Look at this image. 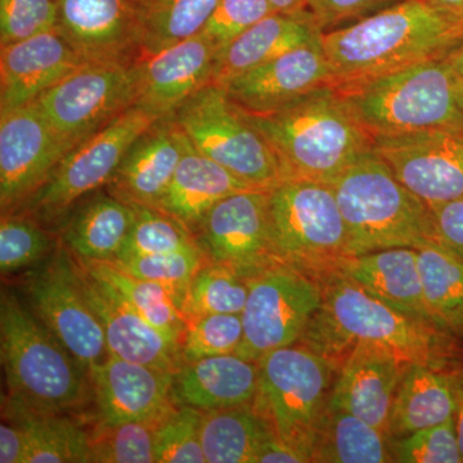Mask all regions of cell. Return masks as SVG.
I'll list each match as a JSON object with an SVG mask.
<instances>
[{"label": "cell", "instance_id": "obj_18", "mask_svg": "<svg viewBox=\"0 0 463 463\" xmlns=\"http://www.w3.org/2000/svg\"><path fill=\"white\" fill-rule=\"evenodd\" d=\"M54 29L87 65H132L141 54L132 0H57Z\"/></svg>", "mask_w": 463, "mask_h": 463}, {"label": "cell", "instance_id": "obj_21", "mask_svg": "<svg viewBox=\"0 0 463 463\" xmlns=\"http://www.w3.org/2000/svg\"><path fill=\"white\" fill-rule=\"evenodd\" d=\"M330 83V67L321 41L286 52L232 79L222 88L243 112L260 115L282 109Z\"/></svg>", "mask_w": 463, "mask_h": 463}, {"label": "cell", "instance_id": "obj_49", "mask_svg": "<svg viewBox=\"0 0 463 463\" xmlns=\"http://www.w3.org/2000/svg\"><path fill=\"white\" fill-rule=\"evenodd\" d=\"M26 437L21 426L8 421L0 426V462L25 463Z\"/></svg>", "mask_w": 463, "mask_h": 463}, {"label": "cell", "instance_id": "obj_1", "mask_svg": "<svg viewBox=\"0 0 463 463\" xmlns=\"http://www.w3.org/2000/svg\"><path fill=\"white\" fill-rule=\"evenodd\" d=\"M463 39V17L425 0H403L323 33L335 90L354 87L426 61L446 58Z\"/></svg>", "mask_w": 463, "mask_h": 463}, {"label": "cell", "instance_id": "obj_46", "mask_svg": "<svg viewBox=\"0 0 463 463\" xmlns=\"http://www.w3.org/2000/svg\"><path fill=\"white\" fill-rule=\"evenodd\" d=\"M274 12L267 0H219L201 33H205L221 51Z\"/></svg>", "mask_w": 463, "mask_h": 463}, {"label": "cell", "instance_id": "obj_40", "mask_svg": "<svg viewBox=\"0 0 463 463\" xmlns=\"http://www.w3.org/2000/svg\"><path fill=\"white\" fill-rule=\"evenodd\" d=\"M53 249V240L38 221L11 213L0 222V270L16 273L41 261Z\"/></svg>", "mask_w": 463, "mask_h": 463}, {"label": "cell", "instance_id": "obj_37", "mask_svg": "<svg viewBox=\"0 0 463 463\" xmlns=\"http://www.w3.org/2000/svg\"><path fill=\"white\" fill-rule=\"evenodd\" d=\"M249 295L248 279L225 265L205 261L183 298L187 322L209 315H241Z\"/></svg>", "mask_w": 463, "mask_h": 463}, {"label": "cell", "instance_id": "obj_8", "mask_svg": "<svg viewBox=\"0 0 463 463\" xmlns=\"http://www.w3.org/2000/svg\"><path fill=\"white\" fill-rule=\"evenodd\" d=\"M270 237L281 263L317 279L349 257L347 231L330 184L286 179L269 190Z\"/></svg>", "mask_w": 463, "mask_h": 463}, {"label": "cell", "instance_id": "obj_12", "mask_svg": "<svg viewBox=\"0 0 463 463\" xmlns=\"http://www.w3.org/2000/svg\"><path fill=\"white\" fill-rule=\"evenodd\" d=\"M24 291L33 315L88 373L109 358L105 332L81 291L70 250H58L44 267L30 274Z\"/></svg>", "mask_w": 463, "mask_h": 463}, {"label": "cell", "instance_id": "obj_13", "mask_svg": "<svg viewBox=\"0 0 463 463\" xmlns=\"http://www.w3.org/2000/svg\"><path fill=\"white\" fill-rule=\"evenodd\" d=\"M132 65L80 67L42 94L33 105L61 137L80 145L133 108Z\"/></svg>", "mask_w": 463, "mask_h": 463}, {"label": "cell", "instance_id": "obj_22", "mask_svg": "<svg viewBox=\"0 0 463 463\" xmlns=\"http://www.w3.org/2000/svg\"><path fill=\"white\" fill-rule=\"evenodd\" d=\"M408 364L390 347L358 344L341 361L328 407L354 414L389 435L392 402Z\"/></svg>", "mask_w": 463, "mask_h": 463}, {"label": "cell", "instance_id": "obj_33", "mask_svg": "<svg viewBox=\"0 0 463 463\" xmlns=\"http://www.w3.org/2000/svg\"><path fill=\"white\" fill-rule=\"evenodd\" d=\"M388 434L345 411L327 407L313 441L310 461L323 463L394 462Z\"/></svg>", "mask_w": 463, "mask_h": 463}, {"label": "cell", "instance_id": "obj_17", "mask_svg": "<svg viewBox=\"0 0 463 463\" xmlns=\"http://www.w3.org/2000/svg\"><path fill=\"white\" fill-rule=\"evenodd\" d=\"M219 48L203 33L137 58L134 106L158 118H172L201 88L212 84Z\"/></svg>", "mask_w": 463, "mask_h": 463}, {"label": "cell", "instance_id": "obj_32", "mask_svg": "<svg viewBox=\"0 0 463 463\" xmlns=\"http://www.w3.org/2000/svg\"><path fill=\"white\" fill-rule=\"evenodd\" d=\"M272 437V426L254 403L203 412L201 444L206 463H257L261 447Z\"/></svg>", "mask_w": 463, "mask_h": 463}, {"label": "cell", "instance_id": "obj_43", "mask_svg": "<svg viewBox=\"0 0 463 463\" xmlns=\"http://www.w3.org/2000/svg\"><path fill=\"white\" fill-rule=\"evenodd\" d=\"M242 337L241 315H209L192 319L181 341L182 362L233 354Z\"/></svg>", "mask_w": 463, "mask_h": 463}, {"label": "cell", "instance_id": "obj_5", "mask_svg": "<svg viewBox=\"0 0 463 463\" xmlns=\"http://www.w3.org/2000/svg\"><path fill=\"white\" fill-rule=\"evenodd\" d=\"M0 353L8 401L62 413L87 401L88 371L9 289L0 297Z\"/></svg>", "mask_w": 463, "mask_h": 463}, {"label": "cell", "instance_id": "obj_35", "mask_svg": "<svg viewBox=\"0 0 463 463\" xmlns=\"http://www.w3.org/2000/svg\"><path fill=\"white\" fill-rule=\"evenodd\" d=\"M132 2L139 57H142L165 50L203 32L219 0Z\"/></svg>", "mask_w": 463, "mask_h": 463}, {"label": "cell", "instance_id": "obj_54", "mask_svg": "<svg viewBox=\"0 0 463 463\" xmlns=\"http://www.w3.org/2000/svg\"><path fill=\"white\" fill-rule=\"evenodd\" d=\"M448 63L455 70L457 75L463 79V39L458 45L446 57Z\"/></svg>", "mask_w": 463, "mask_h": 463}, {"label": "cell", "instance_id": "obj_26", "mask_svg": "<svg viewBox=\"0 0 463 463\" xmlns=\"http://www.w3.org/2000/svg\"><path fill=\"white\" fill-rule=\"evenodd\" d=\"M257 362L233 354L207 356L182 364L173 383L176 407L207 411L252 404L258 394Z\"/></svg>", "mask_w": 463, "mask_h": 463}, {"label": "cell", "instance_id": "obj_9", "mask_svg": "<svg viewBox=\"0 0 463 463\" xmlns=\"http://www.w3.org/2000/svg\"><path fill=\"white\" fill-rule=\"evenodd\" d=\"M174 123L200 154L259 190L286 181L273 149L222 87L207 84L174 112Z\"/></svg>", "mask_w": 463, "mask_h": 463}, {"label": "cell", "instance_id": "obj_11", "mask_svg": "<svg viewBox=\"0 0 463 463\" xmlns=\"http://www.w3.org/2000/svg\"><path fill=\"white\" fill-rule=\"evenodd\" d=\"M248 282V300L241 313L243 337L236 354L258 362L300 341L322 306L323 291L316 277L285 263L272 265Z\"/></svg>", "mask_w": 463, "mask_h": 463}, {"label": "cell", "instance_id": "obj_15", "mask_svg": "<svg viewBox=\"0 0 463 463\" xmlns=\"http://www.w3.org/2000/svg\"><path fill=\"white\" fill-rule=\"evenodd\" d=\"M76 146L35 105L0 112V207L14 213L50 179Z\"/></svg>", "mask_w": 463, "mask_h": 463}, {"label": "cell", "instance_id": "obj_52", "mask_svg": "<svg viewBox=\"0 0 463 463\" xmlns=\"http://www.w3.org/2000/svg\"><path fill=\"white\" fill-rule=\"evenodd\" d=\"M276 12L306 11L309 0H267Z\"/></svg>", "mask_w": 463, "mask_h": 463}, {"label": "cell", "instance_id": "obj_34", "mask_svg": "<svg viewBox=\"0 0 463 463\" xmlns=\"http://www.w3.org/2000/svg\"><path fill=\"white\" fill-rule=\"evenodd\" d=\"M423 298L439 330L463 341V260L430 242L416 249Z\"/></svg>", "mask_w": 463, "mask_h": 463}, {"label": "cell", "instance_id": "obj_19", "mask_svg": "<svg viewBox=\"0 0 463 463\" xmlns=\"http://www.w3.org/2000/svg\"><path fill=\"white\" fill-rule=\"evenodd\" d=\"M99 422H161L175 410L174 373L109 355L90 370Z\"/></svg>", "mask_w": 463, "mask_h": 463}, {"label": "cell", "instance_id": "obj_7", "mask_svg": "<svg viewBox=\"0 0 463 463\" xmlns=\"http://www.w3.org/2000/svg\"><path fill=\"white\" fill-rule=\"evenodd\" d=\"M257 364L255 407L270 423L279 440L312 462L313 441L327 410L339 364L301 344L273 350Z\"/></svg>", "mask_w": 463, "mask_h": 463}, {"label": "cell", "instance_id": "obj_6", "mask_svg": "<svg viewBox=\"0 0 463 463\" xmlns=\"http://www.w3.org/2000/svg\"><path fill=\"white\" fill-rule=\"evenodd\" d=\"M459 76L446 58L426 61L339 90L373 137L462 129Z\"/></svg>", "mask_w": 463, "mask_h": 463}, {"label": "cell", "instance_id": "obj_39", "mask_svg": "<svg viewBox=\"0 0 463 463\" xmlns=\"http://www.w3.org/2000/svg\"><path fill=\"white\" fill-rule=\"evenodd\" d=\"M160 422L99 423L90 432V463H154Z\"/></svg>", "mask_w": 463, "mask_h": 463}, {"label": "cell", "instance_id": "obj_4", "mask_svg": "<svg viewBox=\"0 0 463 463\" xmlns=\"http://www.w3.org/2000/svg\"><path fill=\"white\" fill-rule=\"evenodd\" d=\"M330 185L345 222L349 257L437 241L430 206L398 181L374 149Z\"/></svg>", "mask_w": 463, "mask_h": 463}, {"label": "cell", "instance_id": "obj_55", "mask_svg": "<svg viewBox=\"0 0 463 463\" xmlns=\"http://www.w3.org/2000/svg\"><path fill=\"white\" fill-rule=\"evenodd\" d=\"M458 109L459 115H461V123L463 129V79L459 78V85H458Z\"/></svg>", "mask_w": 463, "mask_h": 463}, {"label": "cell", "instance_id": "obj_36", "mask_svg": "<svg viewBox=\"0 0 463 463\" xmlns=\"http://www.w3.org/2000/svg\"><path fill=\"white\" fill-rule=\"evenodd\" d=\"M81 261L93 276L109 282L149 325L167 340L181 346L188 322L183 315L181 301L169 288L160 283L130 276L112 263Z\"/></svg>", "mask_w": 463, "mask_h": 463}, {"label": "cell", "instance_id": "obj_3", "mask_svg": "<svg viewBox=\"0 0 463 463\" xmlns=\"http://www.w3.org/2000/svg\"><path fill=\"white\" fill-rule=\"evenodd\" d=\"M246 116L273 149L285 179L331 184L373 149V137L331 85L317 88L276 111Z\"/></svg>", "mask_w": 463, "mask_h": 463}, {"label": "cell", "instance_id": "obj_51", "mask_svg": "<svg viewBox=\"0 0 463 463\" xmlns=\"http://www.w3.org/2000/svg\"><path fill=\"white\" fill-rule=\"evenodd\" d=\"M450 379H452L453 392H455L456 399L457 439H458L459 449H461L463 457V362L450 370Z\"/></svg>", "mask_w": 463, "mask_h": 463}, {"label": "cell", "instance_id": "obj_41", "mask_svg": "<svg viewBox=\"0 0 463 463\" xmlns=\"http://www.w3.org/2000/svg\"><path fill=\"white\" fill-rule=\"evenodd\" d=\"M205 261L201 249H194L167 254L145 255L123 261H112V264L137 279L165 286L179 298L182 306L191 279Z\"/></svg>", "mask_w": 463, "mask_h": 463}, {"label": "cell", "instance_id": "obj_10", "mask_svg": "<svg viewBox=\"0 0 463 463\" xmlns=\"http://www.w3.org/2000/svg\"><path fill=\"white\" fill-rule=\"evenodd\" d=\"M157 120L136 106L127 109L72 148L50 179L16 212L39 223H57L79 200L109 184L132 143Z\"/></svg>", "mask_w": 463, "mask_h": 463}, {"label": "cell", "instance_id": "obj_20", "mask_svg": "<svg viewBox=\"0 0 463 463\" xmlns=\"http://www.w3.org/2000/svg\"><path fill=\"white\" fill-rule=\"evenodd\" d=\"M75 263L81 291L105 332L109 354L175 373L183 364L181 346L149 325L109 282L93 276L80 259L75 257Z\"/></svg>", "mask_w": 463, "mask_h": 463}, {"label": "cell", "instance_id": "obj_31", "mask_svg": "<svg viewBox=\"0 0 463 463\" xmlns=\"http://www.w3.org/2000/svg\"><path fill=\"white\" fill-rule=\"evenodd\" d=\"M5 419L26 437L25 463H90V432L62 412L5 402Z\"/></svg>", "mask_w": 463, "mask_h": 463}, {"label": "cell", "instance_id": "obj_16", "mask_svg": "<svg viewBox=\"0 0 463 463\" xmlns=\"http://www.w3.org/2000/svg\"><path fill=\"white\" fill-rule=\"evenodd\" d=\"M373 149L398 181L429 206L463 200V130L374 137Z\"/></svg>", "mask_w": 463, "mask_h": 463}, {"label": "cell", "instance_id": "obj_29", "mask_svg": "<svg viewBox=\"0 0 463 463\" xmlns=\"http://www.w3.org/2000/svg\"><path fill=\"white\" fill-rule=\"evenodd\" d=\"M450 370L422 364L407 365L390 412L392 440L455 419Z\"/></svg>", "mask_w": 463, "mask_h": 463}, {"label": "cell", "instance_id": "obj_42", "mask_svg": "<svg viewBox=\"0 0 463 463\" xmlns=\"http://www.w3.org/2000/svg\"><path fill=\"white\" fill-rule=\"evenodd\" d=\"M203 412L192 407H176L155 432V462L206 463L201 444Z\"/></svg>", "mask_w": 463, "mask_h": 463}, {"label": "cell", "instance_id": "obj_50", "mask_svg": "<svg viewBox=\"0 0 463 463\" xmlns=\"http://www.w3.org/2000/svg\"><path fill=\"white\" fill-rule=\"evenodd\" d=\"M309 462L303 453L283 443L277 437L268 439L257 457V463H304Z\"/></svg>", "mask_w": 463, "mask_h": 463}, {"label": "cell", "instance_id": "obj_45", "mask_svg": "<svg viewBox=\"0 0 463 463\" xmlns=\"http://www.w3.org/2000/svg\"><path fill=\"white\" fill-rule=\"evenodd\" d=\"M57 0H0V47L54 29Z\"/></svg>", "mask_w": 463, "mask_h": 463}, {"label": "cell", "instance_id": "obj_24", "mask_svg": "<svg viewBox=\"0 0 463 463\" xmlns=\"http://www.w3.org/2000/svg\"><path fill=\"white\" fill-rule=\"evenodd\" d=\"M187 141L172 118L155 121L124 155L106 185L108 194L130 205L154 207L169 187Z\"/></svg>", "mask_w": 463, "mask_h": 463}, {"label": "cell", "instance_id": "obj_44", "mask_svg": "<svg viewBox=\"0 0 463 463\" xmlns=\"http://www.w3.org/2000/svg\"><path fill=\"white\" fill-rule=\"evenodd\" d=\"M392 449L399 463H463L455 419L392 440Z\"/></svg>", "mask_w": 463, "mask_h": 463}, {"label": "cell", "instance_id": "obj_53", "mask_svg": "<svg viewBox=\"0 0 463 463\" xmlns=\"http://www.w3.org/2000/svg\"><path fill=\"white\" fill-rule=\"evenodd\" d=\"M425 2L453 16L463 17V0H425Z\"/></svg>", "mask_w": 463, "mask_h": 463}, {"label": "cell", "instance_id": "obj_47", "mask_svg": "<svg viewBox=\"0 0 463 463\" xmlns=\"http://www.w3.org/2000/svg\"><path fill=\"white\" fill-rule=\"evenodd\" d=\"M403 0H309L312 12L323 33L350 25Z\"/></svg>", "mask_w": 463, "mask_h": 463}, {"label": "cell", "instance_id": "obj_14", "mask_svg": "<svg viewBox=\"0 0 463 463\" xmlns=\"http://www.w3.org/2000/svg\"><path fill=\"white\" fill-rule=\"evenodd\" d=\"M206 261L225 265L250 279L274 264L269 190L240 191L209 210L194 233Z\"/></svg>", "mask_w": 463, "mask_h": 463}, {"label": "cell", "instance_id": "obj_2", "mask_svg": "<svg viewBox=\"0 0 463 463\" xmlns=\"http://www.w3.org/2000/svg\"><path fill=\"white\" fill-rule=\"evenodd\" d=\"M322 306L298 344L340 365L358 344L390 347L410 364L450 370L463 362V341L414 321L339 270L319 277Z\"/></svg>", "mask_w": 463, "mask_h": 463}, {"label": "cell", "instance_id": "obj_27", "mask_svg": "<svg viewBox=\"0 0 463 463\" xmlns=\"http://www.w3.org/2000/svg\"><path fill=\"white\" fill-rule=\"evenodd\" d=\"M337 270L402 315L438 328L423 298L416 249H386L354 255L344 259Z\"/></svg>", "mask_w": 463, "mask_h": 463}, {"label": "cell", "instance_id": "obj_48", "mask_svg": "<svg viewBox=\"0 0 463 463\" xmlns=\"http://www.w3.org/2000/svg\"><path fill=\"white\" fill-rule=\"evenodd\" d=\"M439 243L463 260V200L430 206Z\"/></svg>", "mask_w": 463, "mask_h": 463}, {"label": "cell", "instance_id": "obj_28", "mask_svg": "<svg viewBox=\"0 0 463 463\" xmlns=\"http://www.w3.org/2000/svg\"><path fill=\"white\" fill-rule=\"evenodd\" d=\"M250 188L252 187L200 154L187 141L169 187L154 207L187 227L194 236L213 206L231 194Z\"/></svg>", "mask_w": 463, "mask_h": 463}, {"label": "cell", "instance_id": "obj_25", "mask_svg": "<svg viewBox=\"0 0 463 463\" xmlns=\"http://www.w3.org/2000/svg\"><path fill=\"white\" fill-rule=\"evenodd\" d=\"M322 35L309 9L274 12L218 52L212 84L224 87L232 79L286 52L321 42Z\"/></svg>", "mask_w": 463, "mask_h": 463}, {"label": "cell", "instance_id": "obj_30", "mask_svg": "<svg viewBox=\"0 0 463 463\" xmlns=\"http://www.w3.org/2000/svg\"><path fill=\"white\" fill-rule=\"evenodd\" d=\"M134 221L133 205L100 194L66 221L63 243L80 260L111 263L123 249Z\"/></svg>", "mask_w": 463, "mask_h": 463}, {"label": "cell", "instance_id": "obj_38", "mask_svg": "<svg viewBox=\"0 0 463 463\" xmlns=\"http://www.w3.org/2000/svg\"><path fill=\"white\" fill-rule=\"evenodd\" d=\"M133 206L136 221L115 261L200 249L194 233L172 216L155 207Z\"/></svg>", "mask_w": 463, "mask_h": 463}, {"label": "cell", "instance_id": "obj_23", "mask_svg": "<svg viewBox=\"0 0 463 463\" xmlns=\"http://www.w3.org/2000/svg\"><path fill=\"white\" fill-rule=\"evenodd\" d=\"M85 65L56 29L3 45L0 112L33 105L42 94Z\"/></svg>", "mask_w": 463, "mask_h": 463}]
</instances>
